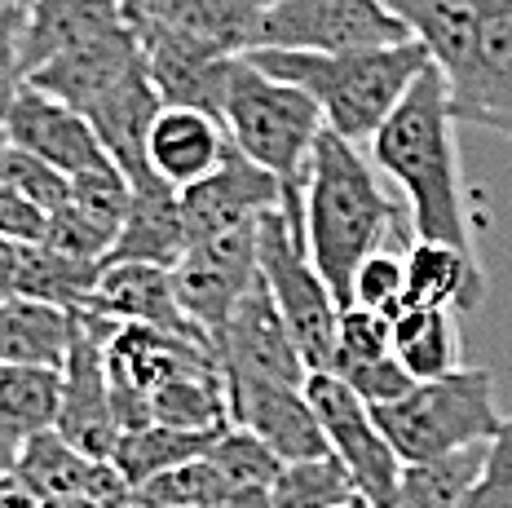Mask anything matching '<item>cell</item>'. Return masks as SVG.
<instances>
[{
  "instance_id": "1",
  "label": "cell",
  "mask_w": 512,
  "mask_h": 508,
  "mask_svg": "<svg viewBox=\"0 0 512 508\" xmlns=\"http://www.w3.org/2000/svg\"><path fill=\"white\" fill-rule=\"evenodd\" d=\"M301 213H305V248L314 270L332 288L336 305H354V279L376 252H398L407 243L411 217L407 204L384 195L376 168L358 146L323 133L301 177ZM415 239V235H411Z\"/></svg>"
},
{
  "instance_id": "44",
  "label": "cell",
  "mask_w": 512,
  "mask_h": 508,
  "mask_svg": "<svg viewBox=\"0 0 512 508\" xmlns=\"http://www.w3.org/2000/svg\"><path fill=\"white\" fill-rule=\"evenodd\" d=\"M221 508H274V495H270V486H243Z\"/></svg>"
},
{
  "instance_id": "15",
  "label": "cell",
  "mask_w": 512,
  "mask_h": 508,
  "mask_svg": "<svg viewBox=\"0 0 512 508\" xmlns=\"http://www.w3.org/2000/svg\"><path fill=\"white\" fill-rule=\"evenodd\" d=\"M226 394H230V425L261 438L283 464H305L332 455L323 425H318L314 407L305 398V385H270V380L226 376Z\"/></svg>"
},
{
  "instance_id": "33",
  "label": "cell",
  "mask_w": 512,
  "mask_h": 508,
  "mask_svg": "<svg viewBox=\"0 0 512 508\" xmlns=\"http://www.w3.org/2000/svg\"><path fill=\"white\" fill-rule=\"evenodd\" d=\"M208 460L226 473V482L234 486V491H243V486H274L279 482V473H283L279 455L265 447L261 438H252L248 429H239V425H226L217 433Z\"/></svg>"
},
{
  "instance_id": "14",
  "label": "cell",
  "mask_w": 512,
  "mask_h": 508,
  "mask_svg": "<svg viewBox=\"0 0 512 508\" xmlns=\"http://www.w3.org/2000/svg\"><path fill=\"white\" fill-rule=\"evenodd\" d=\"M283 182L265 168H256L248 155H239L230 146L226 164L199 186L181 190V221H186V239L204 243L217 235H234V230L256 226L265 213L283 204Z\"/></svg>"
},
{
  "instance_id": "38",
  "label": "cell",
  "mask_w": 512,
  "mask_h": 508,
  "mask_svg": "<svg viewBox=\"0 0 512 508\" xmlns=\"http://www.w3.org/2000/svg\"><path fill=\"white\" fill-rule=\"evenodd\" d=\"M460 508H512V420L499 429V438L490 442L482 478H477V486L460 500Z\"/></svg>"
},
{
  "instance_id": "39",
  "label": "cell",
  "mask_w": 512,
  "mask_h": 508,
  "mask_svg": "<svg viewBox=\"0 0 512 508\" xmlns=\"http://www.w3.org/2000/svg\"><path fill=\"white\" fill-rule=\"evenodd\" d=\"M354 394L367 402V407H389V402L407 398L415 389V380L407 376V367L398 363V358H380V363H362V367H349V372H340Z\"/></svg>"
},
{
  "instance_id": "5",
  "label": "cell",
  "mask_w": 512,
  "mask_h": 508,
  "mask_svg": "<svg viewBox=\"0 0 512 508\" xmlns=\"http://www.w3.org/2000/svg\"><path fill=\"white\" fill-rule=\"evenodd\" d=\"M371 416L402 460V469L446 460L468 447H486L508 425L495 407V376L486 367H460L455 376L424 380L407 398L371 407Z\"/></svg>"
},
{
  "instance_id": "45",
  "label": "cell",
  "mask_w": 512,
  "mask_h": 508,
  "mask_svg": "<svg viewBox=\"0 0 512 508\" xmlns=\"http://www.w3.org/2000/svg\"><path fill=\"white\" fill-rule=\"evenodd\" d=\"M354 508H371V504H367V500H358V504H354Z\"/></svg>"
},
{
  "instance_id": "42",
  "label": "cell",
  "mask_w": 512,
  "mask_h": 508,
  "mask_svg": "<svg viewBox=\"0 0 512 508\" xmlns=\"http://www.w3.org/2000/svg\"><path fill=\"white\" fill-rule=\"evenodd\" d=\"M0 508H40V500L18 482V473H14V478H0Z\"/></svg>"
},
{
  "instance_id": "8",
  "label": "cell",
  "mask_w": 512,
  "mask_h": 508,
  "mask_svg": "<svg viewBox=\"0 0 512 508\" xmlns=\"http://www.w3.org/2000/svg\"><path fill=\"white\" fill-rule=\"evenodd\" d=\"M305 398H309V407H314L318 425H323L327 451L345 464L358 495L371 508H389L393 495H398V482H402V460L393 455L389 438L380 433L371 407L332 372H309Z\"/></svg>"
},
{
  "instance_id": "2",
  "label": "cell",
  "mask_w": 512,
  "mask_h": 508,
  "mask_svg": "<svg viewBox=\"0 0 512 508\" xmlns=\"http://www.w3.org/2000/svg\"><path fill=\"white\" fill-rule=\"evenodd\" d=\"M371 164L389 173L407 199L411 235L429 243L473 252V221L460 182V146H455V115L446 76L429 62L398 111L371 137Z\"/></svg>"
},
{
  "instance_id": "34",
  "label": "cell",
  "mask_w": 512,
  "mask_h": 508,
  "mask_svg": "<svg viewBox=\"0 0 512 508\" xmlns=\"http://www.w3.org/2000/svg\"><path fill=\"white\" fill-rule=\"evenodd\" d=\"M389 354H393V327L384 314L362 310V305L340 310V341H336L332 376L349 372V367H362V363H380Z\"/></svg>"
},
{
  "instance_id": "9",
  "label": "cell",
  "mask_w": 512,
  "mask_h": 508,
  "mask_svg": "<svg viewBox=\"0 0 512 508\" xmlns=\"http://www.w3.org/2000/svg\"><path fill=\"white\" fill-rule=\"evenodd\" d=\"M442 76L455 124L512 137V0H477L473 40Z\"/></svg>"
},
{
  "instance_id": "23",
  "label": "cell",
  "mask_w": 512,
  "mask_h": 508,
  "mask_svg": "<svg viewBox=\"0 0 512 508\" xmlns=\"http://www.w3.org/2000/svg\"><path fill=\"white\" fill-rule=\"evenodd\" d=\"M486 296V274L477 266V252L451 248V243L411 239L407 248V301L429 310H477Z\"/></svg>"
},
{
  "instance_id": "40",
  "label": "cell",
  "mask_w": 512,
  "mask_h": 508,
  "mask_svg": "<svg viewBox=\"0 0 512 508\" xmlns=\"http://www.w3.org/2000/svg\"><path fill=\"white\" fill-rule=\"evenodd\" d=\"M45 235H49V208L0 186V239L14 243V248H40Z\"/></svg>"
},
{
  "instance_id": "16",
  "label": "cell",
  "mask_w": 512,
  "mask_h": 508,
  "mask_svg": "<svg viewBox=\"0 0 512 508\" xmlns=\"http://www.w3.org/2000/svg\"><path fill=\"white\" fill-rule=\"evenodd\" d=\"M0 137H5L9 146H18V151L36 155L40 164H49L53 173H62L67 182H76V177L93 173V168L111 164V155L102 151V142H98V133L89 129V120L76 115L71 107H62V102H53L49 93L31 89V84L14 98Z\"/></svg>"
},
{
  "instance_id": "29",
  "label": "cell",
  "mask_w": 512,
  "mask_h": 508,
  "mask_svg": "<svg viewBox=\"0 0 512 508\" xmlns=\"http://www.w3.org/2000/svg\"><path fill=\"white\" fill-rule=\"evenodd\" d=\"M486 455H490V442L486 447L455 451V455H446V460L407 464L389 508H460V500L477 486V478H482Z\"/></svg>"
},
{
  "instance_id": "18",
  "label": "cell",
  "mask_w": 512,
  "mask_h": 508,
  "mask_svg": "<svg viewBox=\"0 0 512 508\" xmlns=\"http://www.w3.org/2000/svg\"><path fill=\"white\" fill-rule=\"evenodd\" d=\"M230 155V133L217 115L190 111V107H164L146 137V168L168 190H190L204 177H212Z\"/></svg>"
},
{
  "instance_id": "20",
  "label": "cell",
  "mask_w": 512,
  "mask_h": 508,
  "mask_svg": "<svg viewBox=\"0 0 512 508\" xmlns=\"http://www.w3.org/2000/svg\"><path fill=\"white\" fill-rule=\"evenodd\" d=\"M18 482L40 500V508L76 504V500H111V495H128L120 473L102 460L80 455L71 442H62L58 433H36L23 442L18 455Z\"/></svg>"
},
{
  "instance_id": "31",
  "label": "cell",
  "mask_w": 512,
  "mask_h": 508,
  "mask_svg": "<svg viewBox=\"0 0 512 508\" xmlns=\"http://www.w3.org/2000/svg\"><path fill=\"white\" fill-rule=\"evenodd\" d=\"M270 495H274V508H354L362 500L354 478L345 473V464L336 455L305 460V464H283Z\"/></svg>"
},
{
  "instance_id": "28",
  "label": "cell",
  "mask_w": 512,
  "mask_h": 508,
  "mask_svg": "<svg viewBox=\"0 0 512 508\" xmlns=\"http://www.w3.org/2000/svg\"><path fill=\"white\" fill-rule=\"evenodd\" d=\"M98 274L102 266H93V261L62 257V252L40 243V248H23V261H18V296L58 305L67 314H84L93 301V288H98Z\"/></svg>"
},
{
  "instance_id": "19",
  "label": "cell",
  "mask_w": 512,
  "mask_h": 508,
  "mask_svg": "<svg viewBox=\"0 0 512 508\" xmlns=\"http://www.w3.org/2000/svg\"><path fill=\"white\" fill-rule=\"evenodd\" d=\"M84 314H98V319L115 327H155V332H177V336L208 341L186 319V310H181L173 270H159V266H102L98 288H93V301Z\"/></svg>"
},
{
  "instance_id": "13",
  "label": "cell",
  "mask_w": 512,
  "mask_h": 508,
  "mask_svg": "<svg viewBox=\"0 0 512 508\" xmlns=\"http://www.w3.org/2000/svg\"><path fill=\"white\" fill-rule=\"evenodd\" d=\"M217 349L221 376H239V380H270V385H305L309 363L296 345L292 327L283 323L279 305L270 301L265 283L239 301V310L230 314V323L212 336Z\"/></svg>"
},
{
  "instance_id": "22",
  "label": "cell",
  "mask_w": 512,
  "mask_h": 508,
  "mask_svg": "<svg viewBox=\"0 0 512 508\" xmlns=\"http://www.w3.org/2000/svg\"><path fill=\"white\" fill-rule=\"evenodd\" d=\"M133 0H31L27 5V31H23V67L27 76L45 62L89 45L106 31L128 23Z\"/></svg>"
},
{
  "instance_id": "3",
  "label": "cell",
  "mask_w": 512,
  "mask_h": 508,
  "mask_svg": "<svg viewBox=\"0 0 512 508\" xmlns=\"http://www.w3.org/2000/svg\"><path fill=\"white\" fill-rule=\"evenodd\" d=\"M261 71L296 84L323 111L327 133H336L349 146H371V137L384 129L398 102L411 93V84L429 71V49L420 40L393 49H367V54H279L256 49L248 54Z\"/></svg>"
},
{
  "instance_id": "43",
  "label": "cell",
  "mask_w": 512,
  "mask_h": 508,
  "mask_svg": "<svg viewBox=\"0 0 512 508\" xmlns=\"http://www.w3.org/2000/svg\"><path fill=\"white\" fill-rule=\"evenodd\" d=\"M18 455H23V438L0 429V478H14L18 473Z\"/></svg>"
},
{
  "instance_id": "26",
  "label": "cell",
  "mask_w": 512,
  "mask_h": 508,
  "mask_svg": "<svg viewBox=\"0 0 512 508\" xmlns=\"http://www.w3.org/2000/svg\"><path fill=\"white\" fill-rule=\"evenodd\" d=\"M217 433H181V429H164V425L120 433L115 455H111V469L120 473V482L128 491H142V486L155 482L159 473H173L190 460H204L212 451V442H217Z\"/></svg>"
},
{
  "instance_id": "27",
  "label": "cell",
  "mask_w": 512,
  "mask_h": 508,
  "mask_svg": "<svg viewBox=\"0 0 512 508\" xmlns=\"http://www.w3.org/2000/svg\"><path fill=\"white\" fill-rule=\"evenodd\" d=\"M151 425L181 429V433H217L230 425V394L221 367H204L168 380L151 398Z\"/></svg>"
},
{
  "instance_id": "41",
  "label": "cell",
  "mask_w": 512,
  "mask_h": 508,
  "mask_svg": "<svg viewBox=\"0 0 512 508\" xmlns=\"http://www.w3.org/2000/svg\"><path fill=\"white\" fill-rule=\"evenodd\" d=\"M18 261H23V248L0 239V301L18 296Z\"/></svg>"
},
{
  "instance_id": "36",
  "label": "cell",
  "mask_w": 512,
  "mask_h": 508,
  "mask_svg": "<svg viewBox=\"0 0 512 508\" xmlns=\"http://www.w3.org/2000/svg\"><path fill=\"white\" fill-rule=\"evenodd\" d=\"M407 301V257L402 252H376L354 279V305L376 314H393Z\"/></svg>"
},
{
  "instance_id": "11",
  "label": "cell",
  "mask_w": 512,
  "mask_h": 508,
  "mask_svg": "<svg viewBox=\"0 0 512 508\" xmlns=\"http://www.w3.org/2000/svg\"><path fill=\"white\" fill-rule=\"evenodd\" d=\"M256 226H261V221H256ZM256 226L234 230V235L204 239V243H190L186 257H181L177 270H173L181 310H186V319L195 323L208 341L230 323V314L239 310L243 296L261 283Z\"/></svg>"
},
{
  "instance_id": "12",
  "label": "cell",
  "mask_w": 512,
  "mask_h": 508,
  "mask_svg": "<svg viewBox=\"0 0 512 508\" xmlns=\"http://www.w3.org/2000/svg\"><path fill=\"white\" fill-rule=\"evenodd\" d=\"M137 76H146V54L142 36L133 23L106 31V36L89 40V45L71 49V54L45 62L40 71H31L27 84L40 93H49L53 102L71 107L84 120H93L106 102H115Z\"/></svg>"
},
{
  "instance_id": "7",
  "label": "cell",
  "mask_w": 512,
  "mask_h": 508,
  "mask_svg": "<svg viewBox=\"0 0 512 508\" xmlns=\"http://www.w3.org/2000/svg\"><path fill=\"white\" fill-rule=\"evenodd\" d=\"M415 40L380 0H274L261 45L279 54H367Z\"/></svg>"
},
{
  "instance_id": "10",
  "label": "cell",
  "mask_w": 512,
  "mask_h": 508,
  "mask_svg": "<svg viewBox=\"0 0 512 508\" xmlns=\"http://www.w3.org/2000/svg\"><path fill=\"white\" fill-rule=\"evenodd\" d=\"M115 323L98 314H76V341L62 363V402H58V433L89 460L111 464L115 442H120V420L111 402V376H106V341Z\"/></svg>"
},
{
  "instance_id": "24",
  "label": "cell",
  "mask_w": 512,
  "mask_h": 508,
  "mask_svg": "<svg viewBox=\"0 0 512 508\" xmlns=\"http://www.w3.org/2000/svg\"><path fill=\"white\" fill-rule=\"evenodd\" d=\"M71 341H76V314L45 301H27V296L0 301V363L5 367L62 372Z\"/></svg>"
},
{
  "instance_id": "6",
  "label": "cell",
  "mask_w": 512,
  "mask_h": 508,
  "mask_svg": "<svg viewBox=\"0 0 512 508\" xmlns=\"http://www.w3.org/2000/svg\"><path fill=\"white\" fill-rule=\"evenodd\" d=\"M256 252H261V283L279 305L283 323L292 327L309 372H332L340 341V305L323 274L314 270L305 248V213L301 186L283 190V204L261 217L256 226Z\"/></svg>"
},
{
  "instance_id": "32",
  "label": "cell",
  "mask_w": 512,
  "mask_h": 508,
  "mask_svg": "<svg viewBox=\"0 0 512 508\" xmlns=\"http://www.w3.org/2000/svg\"><path fill=\"white\" fill-rule=\"evenodd\" d=\"M146 508H221L234 495L226 473L208 460H190L173 473H159L155 482H146L142 491H133Z\"/></svg>"
},
{
  "instance_id": "25",
  "label": "cell",
  "mask_w": 512,
  "mask_h": 508,
  "mask_svg": "<svg viewBox=\"0 0 512 508\" xmlns=\"http://www.w3.org/2000/svg\"><path fill=\"white\" fill-rule=\"evenodd\" d=\"M393 327V358L407 367L415 385L442 380L460 372V323L451 310H429V305L402 301L393 314H384Z\"/></svg>"
},
{
  "instance_id": "37",
  "label": "cell",
  "mask_w": 512,
  "mask_h": 508,
  "mask_svg": "<svg viewBox=\"0 0 512 508\" xmlns=\"http://www.w3.org/2000/svg\"><path fill=\"white\" fill-rule=\"evenodd\" d=\"M23 31H27V5L0 14V129H5V115L14 107V98L27 89Z\"/></svg>"
},
{
  "instance_id": "35",
  "label": "cell",
  "mask_w": 512,
  "mask_h": 508,
  "mask_svg": "<svg viewBox=\"0 0 512 508\" xmlns=\"http://www.w3.org/2000/svg\"><path fill=\"white\" fill-rule=\"evenodd\" d=\"M0 186L18 190V195H27V199H36V204L49 208V213H58V208L71 199V182H67V177L53 173L49 164H40L36 155L9 146L5 137H0Z\"/></svg>"
},
{
  "instance_id": "21",
  "label": "cell",
  "mask_w": 512,
  "mask_h": 508,
  "mask_svg": "<svg viewBox=\"0 0 512 508\" xmlns=\"http://www.w3.org/2000/svg\"><path fill=\"white\" fill-rule=\"evenodd\" d=\"M186 221H181V199L177 190H168L159 177H137L133 199H128L124 230L115 239L106 266H159L177 270V261L186 257Z\"/></svg>"
},
{
  "instance_id": "4",
  "label": "cell",
  "mask_w": 512,
  "mask_h": 508,
  "mask_svg": "<svg viewBox=\"0 0 512 508\" xmlns=\"http://www.w3.org/2000/svg\"><path fill=\"white\" fill-rule=\"evenodd\" d=\"M221 124H226L234 151L274 173L283 186H301L309 155H314L318 137L327 133L323 111L314 107L309 93L261 71L248 58L230 62Z\"/></svg>"
},
{
  "instance_id": "30",
  "label": "cell",
  "mask_w": 512,
  "mask_h": 508,
  "mask_svg": "<svg viewBox=\"0 0 512 508\" xmlns=\"http://www.w3.org/2000/svg\"><path fill=\"white\" fill-rule=\"evenodd\" d=\"M62 372L45 367H5L0 363V429L18 438H36L58 425Z\"/></svg>"
},
{
  "instance_id": "17",
  "label": "cell",
  "mask_w": 512,
  "mask_h": 508,
  "mask_svg": "<svg viewBox=\"0 0 512 508\" xmlns=\"http://www.w3.org/2000/svg\"><path fill=\"white\" fill-rule=\"evenodd\" d=\"M270 5L274 0H155L151 14H142L137 23H151L199 58L234 62L256 54Z\"/></svg>"
}]
</instances>
